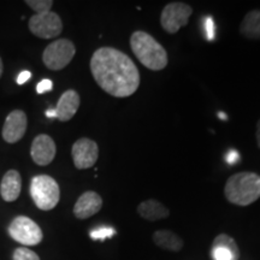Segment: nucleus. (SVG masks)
<instances>
[{"label":"nucleus","mask_w":260,"mask_h":260,"mask_svg":"<svg viewBox=\"0 0 260 260\" xmlns=\"http://www.w3.org/2000/svg\"><path fill=\"white\" fill-rule=\"evenodd\" d=\"M98 86L115 98L133 95L140 86V73L132 58L113 47H100L90 59Z\"/></svg>","instance_id":"nucleus-1"},{"label":"nucleus","mask_w":260,"mask_h":260,"mask_svg":"<svg viewBox=\"0 0 260 260\" xmlns=\"http://www.w3.org/2000/svg\"><path fill=\"white\" fill-rule=\"evenodd\" d=\"M130 47L140 63L149 70L159 71L167 68V50L148 32L138 30L130 37Z\"/></svg>","instance_id":"nucleus-2"},{"label":"nucleus","mask_w":260,"mask_h":260,"mask_svg":"<svg viewBox=\"0 0 260 260\" xmlns=\"http://www.w3.org/2000/svg\"><path fill=\"white\" fill-rule=\"evenodd\" d=\"M224 195L229 203L248 206L260 198V176L255 172H237L228 178Z\"/></svg>","instance_id":"nucleus-3"},{"label":"nucleus","mask_w":260,"mask_h":260,"mask_svg":"<svg viewBox=\"0 0 260 260\" xmlns=\"http://www.w3.org/2000/svg\"><path fill=\"white\" fill-rule=\"evenodd\" d=\"M30 195L38 209L50 211L59 203L60 189L53 177L48 175H39L31 180Z\"/></svg>","instance_id":"nucleus-4"},{"label":"nucleus","mask_w":260,"mask_h":260,"mask_svg":"<svg viewBox=\"0 0 260 260\" xmlns=\"http://www.w3.org/2000/svg\"><path fill=\"white\" fill-rule=\"evenodd\" d=\"M75 53L76 48L73 42L68 39H58L45 48L42 60L48 69L58 71L64 69L73 60Z\"/></svg>","instance_id":"nucleus-5"},{"label":"nucleus","mask_w":260,"mask_h":260,"mask_svg":"<svg viewBox=\"0 0 260 260\" xmlns=\"http://www.w3.org/2000/svg\"><path fill=\"white\" fill-rule=\"evenodd\" d=\"M9 234L15 241L24 246H37L42 241L41 228L25 216H18L9 226Z\"/></svg>","instance_id":"nucleus-6"},{"label":"nucleus","mask_w":260,"mask_h":260,"mask_svg":"<svg viewBox=\"0 0 260 260\" xmlns=\"http://www.w3.org/2000/svg\"><path fill=\"white\" fill-rule=\"evenodd\" d=\"M191 14L193 9L186 3H169L161 11L160 24L169 34H176L182 27L188 24Z\"/></svg>","instance_id":"nucleus-7"},{"label":"nucleus","mask_w":260,"mask_h":260,"mask_svg":"<svg viewBox=\"0 0 260 260\" xmlns=\"http://www.w3.org/2000/svg\"><path fill=\"white\" fill-rule=\"evenodd\" d=\"M29 30L40 39L57 38L63 30L61 19L56 12L34 15L29 19Z\"/></svg>","instance_id":"nucleus-8"},{"label":"nucleus","mask_w":260,"mask_h":260,"mask_svg":"<svg viewBox=\"0 0 260 260\" xmlns=\"http://www.w3.org/2000/svg\"><path fill=\"white\" fill-rule=\"evenodd\" d=\"M74 165L76 169L84 170L94 167L98 158H99V147L93 140L82 138L77 140L71 148Z\"/></svg>","instance_id":"nucleus-9"},{"label":"nucleus","mask_w":260,"mask_h":260,"mask_svg":"<svg viewBox=\"0 0 260 260\" xmlns=\"http://www.w3.org/2000/svg\"><path fill=\"white\" fill-rule=\"evenodd\" d=\"M27 115L21 110H15L6 117L3 126V138L8 144H16L27 132Z\"/></svg>","instance_id":"nucleus-10"},{"label":"nucleus","mask_w":260,"mask_h":260,"mask_svg":"<svg viewBox=\"0 0 260 260\" xmlns=\"http://www.w3.org/2000/svg\"><path fill=\"white\" fill-rule=\"evenodd\" d=\"M57 147L53 139L46 134L38 135L31 144L30 154L35 164L46 167L56 157Z\"/></svg>","instance_id":"nucleus-11"},{"label":"nucleus","mask_w":260,"mask_h":260,"mask_svg":"<svg viewBox=\"0 0 260 260\" xmlns=\"http://www.w3.org/2000/svg\"><path fill=\"white\" fill-rule=\"evenodd\" d=\"M211 256L212 260H239L240 249L232 236L219 234L212 242Z\"/></svg>","instance_id":"nucleus-12"},{"label":"nucleus","mask_w":260,"mask_h":260,"mask_svg":"<svg viewBox=\"0 0 260 260\" xmlns=\"http://www.w3.org/2000/svg\"><path fill=\"white\" fill-rule=\"evenodd\" d=\"M103 199L93 190L84 191L74 206V214L79 219H87L102 210Z\"/></svg>","instance_id":"nucleus-13"},{"label":"nucleus","mask_w":260,"mask_h":260,"mask_svg":"<svg viewBox=\"0 0 260 260\" xmlns=\"http://www.w3.org/2000/svg\"><path fill=\"white\" fill-rule=\"evenodd\" d=\"M81 104L80 95L76 90L69 89L67 92L61 94V96L58 100L56 113L57 118L61 122L70 121L73 117L76 115L77 110H79Z\"/></svg>","instance_id":"nucleus-14"},{"label":"nucleus","mask_w":260,"mask_h":260,"mask_svg":"<svg viewBox=\"0 0 260 260\" xmlns=\"http://www.w3.org/2000/svg\"><path fill=\"white\" fill-rule=\"evenodd\" d=\"M21 188L22 180L19 172L16 170H10L3 177L2 184H0V194H2V198L5 201L12 203V201L17 200L19 193H21Z\"/></svg>","instance_id":"nucleus-15"},{"label":"nucleus","mask_w":260,"mask_h":260,"mask_svg":"<svg viewBox=\"0 0 260 260\" xmlns=\"http://www.w3.org/2000/svg\"><path fill=\"white\" fill-rule=\"evenodd\" d=\"M138 213L144 219L149 220V222H154V220L168 218L169 214H170V211H169L167 206H164L161 203H159V201L154 199H149L142 201V203L139 205Z\"/></svg>","instance_id":"nucleus-16"},{"label":"nucleus","mask_w":260,"mask_h":260,"mask_svg":"<svg viewBox=\"0 0 260 260\" xmlns=\"http://www.w3.org/2000/svg\"><path fill=\"white\" fill-rule=\"evenodd\" d=\"M240 32L247 39L260 40V10L249 11L243 17L240 24Z\"/></svg>","instance_id":"nucleus-17"},{"label":"nucleus","mask_w":260,"mask_h":260,"mask_svg":"<svg viewBox=\"0 0 260 260\" xmlns=\"http://www.w3.org/2000/svg\"><path fill=\"white\" fill-rule=\"evenodd\" d=\"M153 242L162 249L171 252L181 251L183 241L178 235L170 230H158L153 234Z\"/></svg>","instance_id":"nucleus-18"},{"label":"nucleus","mask_w":260,"mask_h":260,"mask_svg":"<svg viewBox=\"0 0 260 260\" xmlns=\"http://www.w3.org/2000/svg\"><path fill=\"white\" fill-rule=\"evenodd\" d=\"M25 4L31 10H34L37 15H44L47 14V12H51L53 2L52 0H27Z\"/></svg>","instance_id":"nucleus-19"},{"label":"nucleus","mask_w":260,"mask_h":260,"mask_svg":"<svg viewBox=\"0 0 260 260\" xmlns=\"http://www.w3.org/2000/svg\"><path fill=\"white\" fill-rule=\"evenodd\" d=\"M116 230L111 226H103L98 228V229H94L89 233L90 239L96 241V240H100V241H104L105 239H111L116 235Z\"/></svg>","instance_id":"nucleus-20"},{"label":"nucleus","mask_w":260,"mask_h":260,"mask_svg":"<svg viewBox=\"0 0 260 260\" xmlns=\"http://www.w3.org/2000/svg\"><path fill=\"white\" fill-rule=\"evenodd\" d=\"M14 260H40L39 255L35 252H32L31 249L25 248V247H19L14 252L12 255Z\"/></svg>","instance_id":"nucleus-21"},{"label":"nucleus","mask_w":260,"mask_h":260,"mask_svg":"<svg viewBox=\"0 0 260 260\" xmlns=\"http://www.w3.org/2000/svg\"><path fill=\"white\" fill-rule=\"evenodd\" d=\"M205 30H206V38L209 41H212L214 39V31H216V27H214V21L211 16H207L205 18Z\"/></svg>","instance_id":"nucleus-22"},{"label":"nucleus","mask_w":260,"mask_h":260,"mask_svg":"<svg viewBox=\"0 0 260 260\" xmlns=\"http://www.w3.org/2000/svg\"><path fill=\"white\" fill-rule=\"evenodd\" d=\"M225 161L229 165H235L240 161V153L236 149H230L225 153Z\"/></svg>","instance_id":"nucleus-23"},{"label":"nucleus","mask_w":260,"mask_h":260,"mask_svg":"<svg viewBox=\"0 0 260 260\" xmlns=\"http://www.w3.org/2000/svg\"><path fill=\"white\" fill-rule=\"evenodd\" d=\"M52 88H53V83H52L51 80H42L37 86V92L39 94H42L45 92H50Z\"/></svg>","instance_id":"nucleus-24"},{"label":"nucleus","mask_w":260,"mask_h":260,"mask_svg":"<svg viewBox=\"0 0 260 260\" xmlns=\"http://www.w3.org/2000/svg\"><path fill=\"white\" fill-rule=\"evenodd\" d=\"M31 77V73L30 71H22L21 74H19V76L17 77V83L18 84H23V83H25L27 82V81L30 79Z\"/></svg>","instance_id":"nucleus-25"},{"label":"nucleus","mask_w":260,"mask_h":260,"mask_svg":"<svg viewBox=\"0 0 260 260\" xmlns=\"http://www.w3.org/2000/svg\"><path fill=\"white\" fill-rule=\"evenodd\" d=\"M256 142H258V146L260 148V119L256 123Z\"/></svg>","instance_id":"nucleus-26"},{"label":"nucleus","mask_w":260,"mask_h":260,"mask_svg":"<svg viewBox=\"0 0 260 260\" xmlns=\"http://www.w3.org/2000/svg\"><path fill=\"white\" fill-rule=\"evenodd\" d=\"M46 116L48 117V118H57L56 110H47V111H46Z\"/></svg>","instance_id":"nucleus-27"},{"label":"nucleus","mask_w":260,"mask_h":260,"mask_svg":"<svg viewBox=\"0 0 260 260\" xmlns=\"http://www.w3.org/2000/svg\"><path fill=\"white\" fill-rule=\"evenodd\" d=\"M2 75H3V61L0 59V77H2Z\"/></svg>","instance_id":"nucleus-28"},{"label":"nucleus","mask_w":260,"mask_h":260,"mask_svg":"<svg viewBox=\"0 0 260 260\" xmlns=\"http://www.w3.org/2000/svg\"><path fill=\"white\" fill-rule=\"evenodd\" d=\"M218 116H219L220 118H222V119H226V116H225V115H223V113H219Z\"/></svg>","instance_id":"nucleus-29"}]
</instances>
